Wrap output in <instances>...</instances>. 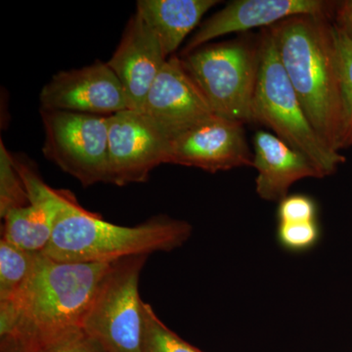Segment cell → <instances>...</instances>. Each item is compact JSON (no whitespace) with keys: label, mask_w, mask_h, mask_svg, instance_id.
<instances>
[{"label":"cell","mask_w":352,"mask_h":352,"mask_svg":"<svg viewBox=\"0 0 352 352\" xmlns=\"http://www.w3.org/2000/svg\"><path fill=\"white\" fill-rule=\"evenodd\" d=\"M113 263H69L39 254L31 276L14 298L0 302V338L38 346L82 327L83 318Z\"/></svg>","instance_id":"cell-1"},{"label":"cell","mask_w":352,"mask_h":352,"mask_svg":"<svg viewBox=\"0 0 352 352\" xmlns=\"http://www.w3.org/2000/svg\"><path fill=\"white\" fill-rule=\"evenodd\" d=\"M333 16H294L270 29L308 120L320 138L340 152L342 88Z\"/></svg>","instance_id":"cell-2"},{"label":"cell","mask_w":352,"mask_h":352,"mask_svg":"<svg viewBox=\"0 0 352 352\" xmlns=\"http://www.w3.org/2000/svg\"><path fill=\"white\" fill-rule=\"evenodd\" d=\"M193 232L184 220L157 215L136 226L110 223L61 190L54 230L43 254L69 263H113L182 247Z\"/></svg>","instance_id":"cell-3"},{"label":"cell","mask_w":352,"mask_h":352,"mask_svg":"<svg viewBox=\"0 0 352 352\" xmlns=\"http://www.w3.org/2000/svg\"><path fill=\"white\" fill-rule=\"evenodd\" d=\"M258 78L252 100V122L263 124L314 164L322 178L333 175L346 159L320 138L303 110L285 72L270 28L258 41Z\"/></svg>","instance_id":"cell-4"},{"label":"cell","mask_w":352,"mask_h":352,"mask_svg":"<svg viewBox=\"0 0 352 352\" xmlns=\"http://www.w3.org/2000/svg\"><path fill=\"white\" fill-rule=\"evenodd\" d=\"M258 57V41L238 38L201 46L182 60L214 115L245 124L254 122Z\"/></svg>","instance_id":"cell-5"},{"label":"cell","mask_w":352,"mask_h":352,"mask_svg":"<svg viewBox=\"0 0 352 352\" xmlns=\"http://www.w3.org/2000/svg\"><path fill=\"white\" fill-rule=\"evenodd\" d=\"M147 256L113 261L83 318V330L106 352H141L144 302L139 278Z\"/></svg>","instance_id":"cell-6"},{"label":"cell","mask_w":352,"mask_h":352,"mask_svg":"<svg viewBox=\"0 0 352 352\" xmlns=\"http://www.w3.org/2000/svg\"><path fill=\"white\" fill-rule=\"evenodd\" d=\"M43 152L83 186L108 183L109 117L41 109Z\"/></svg>","instance_id":"cell-7"},{"label":"cell","mask_w":352,"mask_h":352,"mask_svg":"<svg viewBox=\"0 0 352 352\" xmlns=\"http://www.w3.org/2000/svg\"><path fill=\"white\" fill-rule=\"evenodd\" d=\"M168 140L140 112L126 110L109 118L108 183L124 186L147 182L166 164Z\"/></svg>","instance_id":"cell-8"},{"label":"cell","mask_w":352,"mask_h":352,"mask_svg":"<svg viewBox=\"0 0 352 352\" xmlns=\"http://www.w3.org/2000/svg\"><path fill=\"white\" fill-rule=\"evenodd\" d=\"M139 112L170 142L214 116L177 57L168 58Z\"/></svg>","instance_id":"cell-9"},{"label":"cell","mask_w":352,"mask_h":352,"mask_svg":"<svg viewBox=\"0 0 352 352\" xmlns=\"http://www.w3.org/2000/svg\"><path fill=\"white\" fill-rule=\"evenodd\" d=\"M166 164L214 173L252 168L254 154L245 138L244 124L214 115L171 140Z\"/></svg>","instance_id":"cell-10"},{"label":"cell","mask_w":352,"mask_h":352,"mask_svg":"<svg viewBox=\"0 0 352 352\" xmlns=\"http://www.w3.org/2000/svg\"><path fill=\"white\" fill-rule=\"evenodd\" d=\"M41 109L109 116L129 110L124 88L108 63L60 72L44 85Z\"/></svg>","instance_id":"cell-11"},{"label":"cell","mask_w":352,"mask_h":352,"mask_svg":"<svg viewBox=\"0 0 352 352\" xmlns=\"http://www.w3.org/2000/svg\"><path fill=\"white\" fill-rule=\"evenodd\" d=\"M336 2L323 0H235L201 24L183 54L198 50L219 36L256 28L272 27L294 16L333 15Z\"/></svg>","instance_id":"cell-12"},{"label":"cell","mask_w":352,"mask_h":352,"mask_svg":"<svg viewBox=\"0 0 352 352\" xmlns=\"http://www.w3.org/2000/svg\"><path fill=\"white\" fill-rule=\"evenodd\" d=\"M168 60L157 34L135 12L107 62L122 83L129 110L139 112L142 109L150 88Z\"/></svg>","instance_id":"cell-13"},{"label":"cell","mask_w":352,"mask_h":352,"mask_svg":"<svg viewBox=\"0 0 352 352\" xmlns=\"http://www.w3.org/2000/svg\"><path fill=\"white\" fill-rule=\"evenodd\" d=\"M15 164L31 203L11 210L2 219V239L25 251L43 252L54 230L61 190L51 188L20 160H15Z\"/></svg>","instance_id":"cell-14"},{"label":"cell","mask_w":352,"mask_h":352,"mask_svg":"<svg viewBox=\"0 0 352 352\" xmlns=\"http://www.w3.org/2000/svg\"><path fill=\"white\" fill-rule=\"evenodd\" d=\"M254 166L258 171L256 190L264 201H281L296 182L305 178H322L305 154L270 132L254 134Z\"/></svg>","instance_id":"cell-15"},{"label":"cell","mask_w":352,"mask_h":352,"mask_svg":"<svg viewBox=\"0 0 352 352\" xmlns=\"http://www.w3.org/2000/svg\"><path fill=\"white\" fill-rule=\"evenodd\" d=\"M217 3V0H139L136 12L157 34L168 57Z\"/></svg>","instance_id":"cell-16"},{"label":"cell","mask_w":352,"mask_h":352,"mask_svg":"<svg viewBox=\"0 0 352 352\" xmlns=\"http://www.w3.org/2000/svg\"><path fill=\"white\" fill-rule=\"evenodd\" d=\"M41 252L19 249L0 241V302H8L19 293L31 276Z\"/></svg>","instance_id":"cell-17"},{"label":"cell","mask_w":352,"mask_h":352,"mask_svg":"<svg viewBox=\"0 0 352 352\" xmlns=\"http://www.w3.org/2000/svg\"><path fill=\"white\" fill-rule=\"evenodd\" d=\"M339 54L340 88H342V120L339 150L352 148V41L335 24Z\"/></svg>","instance_id":"cell-18"},{"label":"cell","mask_w":352,"mask_h":352,"mask_svg":"<svg viewBox=\"0 0 352 352\" xmlns=\"http://www.w3.org/2000/svg\"><path fill=\"white\" fill-rule=\"evenodd\" d=\"M141 352H203L182 340L157 317L149 303L143 307Z\"/></svg>","instance_id":"cell-19"},{"label":"cell","mask_w":352,"mask_h":352,"mask_svg":"<svg viewBox=\"0 0 352 352\" xmlns=\"http://www.w3.org/2000/svg\"><path fill=\"white\" fill-rule=\"evenodd\" d=\"M29 193L15 160L7 151L1 141L0 145V215L1 219L11 210L30 205Z\"/></svg>","instance_id":"cell-20"},{"label":"cell","mask_w":352,"mask_h":352,"mask_svg":"<svg viewBox=\"0 0 352 352\" xmlns=\"http://www.w3.org/2000/svg\"><path fill=\"white\" fill-rule=\"evenodd\" d=\"M36 346L41 352H106L82 327L57 333Z\"/></svg>","instance_id":"cell-21"},{"label":"cell","mask_w":352,"mask_h":352,"mask_svg":"<svg viewBox=\"0 0 352 352\" xmlns=\"http://www.w3.org/2000/svg\"><path fill=\"white\" fill-rule=\"evenodd\" d=\"M320 234L317 221L278 223V242L284 249L291 252H305L311 249L320 239Z\"/></svg>","instance_id":"cell-22"},{"label":"cell","mask_w":352,"mask_h":352,"mask_svg":"<svg viewBox=\"0 0 352 352\" xmlns=\"http://www.w3.org/2000/svg\"><path fill=\"white\" fill-rule=\"evenodd\" d=\"M317 205L311 197L296 194L279 201L277 217L279 223L316 221Z\"/></svg>","instance_id":"cell-23"},{"label":"cell","mask_w":352,"mask_h":352,"mask_svg":"<svg viewBox=\"0 0 352 352\" xmlns=\"http://www.w3.org/2000/svg\"><path fill=\"white\" fill-rule=\"evenodd\" d=\"M333 24L352 41V0L336 2Z\"/></svg>","instance_id":"cell-24"},{"label":"cell","mask_w":352,"mask_h":352,"mask_svg":"<svg viewBox=\"0 0 352 352\" xmlns=\"http://www.w3.org/2000/svg\"><path fill=\"white\" fill-rule=\"evenodd\" d=\"M0 352H41L38 347L20 339V338L7 336L0 338Z\"/></svg>","instance_id":"cell-25"}]
</instances>
